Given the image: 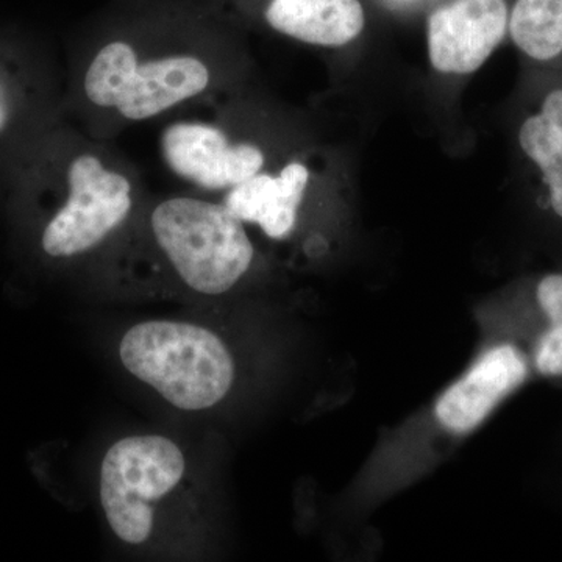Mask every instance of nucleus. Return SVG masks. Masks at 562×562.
<instances>
[{
  "mask_svg": "<svg viewBox=\"0 0 562 562\" xmlns=\"http://www.w3.org/2000/svg\"><path fill=\"white\" fill-rule=\"evenodd\" d=\"M509 0H450L427 22V52L441 76L468 77L508 40Z\"/></svg>",
  "mask_w": 562,
  "mask_h": 562,
  "instance_id": "nucleus-8",
  "label": "nucleus"
},
{
  "mask_svg": "<svg viewBox=\"0 0 562 562\" xmlns=\"http://www.w3.org/2000/svg\"><path fill=\"white\" fill-rule=\"evenodd\" d=\"M514 103V146L536 206L562 227V70L524 69Z\"/></svg>",
  "mask_w": 562,
  "mask_h": 562,
  "instance_id": "nucleus-7",
  "label": "nucleus"
},
{
  "mask_svg": "<svg viewBox=\"0 0 562 562\" xmlns=\"http://www.w3.org/2000/svg\"><path fill=\"white\" fill-rule=\"evenodd\" d=\"M120 353L128 372L187 412L216 405L235 380V362L220 336L184 322L135 325L125 333Z\"/></svg>",
  "mask_w": 562,
  "mask_h": 562,
  "instance_id": "nucleus-4",
  "label": "nucleus"
},
{
  "mask_svg": "<svg viewBox=\"0 0 562 562\" xmlns=\"http://www.w3.org/2000/svg\"><path fill=\"white\" fill-rule=\"evenodd\" d=\"M149 225L158 249L192 291L225 294L254 265L246 224L222 201L172 195L151 209Z\"/></svg>",
  "mask_w": 562,
  "mask_h": 562,
  "instance_id": "nucleus-3",
  "label": "nucleus"
},
{
  "mask_svg": "<svg viewBox=\"0 0 562 562\" xmlns=\"http://www.w3.org/2000/svg\"><path fill=\"white\" fill-rule=\"evenodd\" d=\"M11 117H13V105H11L10 92L0 80V133L9 128Z\"/></svg>",
  "mask_w": 562,
  "mask_h": 562,
  "instance_id": "nucleus-13",
  "label": "nucleus"
},
{
  "mask_svg": "<svg viewBox=\"0 0 562 562\" xmlns=\"http://www.w3.org/2000/svg\"><path fill=\"white\" fill-rule=\"evenodd\" d=\"M314 181L313 162L303 155H292L232 188L221 201L244 224L257 225L273 241H286L297 228Z\"/></svg>",
  "mask_w": 562,
  "mask_h": 562,
  "instance_id": "nucleus-10",
  "label": "nucleus"
},
{
  "mask_svg": "<svg viewBox=\"0 0 562 562\" xmlns=\"http://www.w3.org/2000/svg\"><path fill=\"white\" fill-rule=\"evenodd\" d=\"M231 91L198 103L199 113L173 114L158 136L165 168L205 194H225L277 162L265 139L244 131L233 116Z\"/></svg>",
  "mask_w": 562,
  "mask_h": 562,
  "instance_id": "nucleus-5",
  "label": "nucleus"
},
{
  "mask_svg": "<svg viewBox=\"0 0 562 562\" xmlns=\"http://www.w3.org/2000/svg\"><path fill=\"white\" fill-rule=\"evenodd\" d=\"M530 375L527 355L514 344L492 347L464 376L436 403V419L453 435H465Z\"/></svg>",
  "mask_w": 562,
  "mask_h": 562,
  "instance_id": "nucleus-11",
  "label": "nucleus"
},
{
  "mask_svg": "<svg viewBox=\"0 0 562 562\" xmlns=\"http://www.w3.org/2000/svg\"><path fill=\"white\" fill-rule=\"evenodd\" d=\"M233 25L211 0H114L83 49L77 87L83 132L109 140L233 90L239 70Z\"/></svg>",
  "mask_w": 562,
  "mask_h": 562,
  "instance_id": "nucleus-1",
  "label": "nucleus"
},
{
  "mask_svg": "<svg viewBox=\"0 0 562 562\" xmlns=\"http://www.w3.org/2000/svg\"><path fill=\"white\" fill-rule=\"evenodd\" d=\"M235 22L257 14L258 20L284 38L321 49L349 46L366 27L360 0H211Z\"/></svg>",
  "mask_w": 562,
  "mask_h": 562,
  "instance_id": "nucleus-9",
  "label": "nucleus"
},
{
  "mask_svg": "<svg viewBox=\"0 0 562 562\" xmlns=\"http://www.w3.org/2000/svg\"><path fill=\"white\" fill-rule=\"evenodd\" d=\"M531 295L542 319L532 344V364L539 375L562 380V272L532 280Z\"/></svg>",
  "mask_w": 562,
  "mask_h": 562,
  "instance_id": "nucleus-12",
  "label": "nucleus"
},
{
  "mask_svg": "<svg viewBox=\"0 0 562 562\" xmlns=\"http://www.w3.org/2000/svg\"><path fill=\"white\" fill-rule=\"evenodd\" d=\"M60 201L43 232L52 258L90 254L121 231L138 209V171L109 140L79 133L68 140L57 176Z\"/></svg>",
  "mask_w": 562,
  "mask_h": 562,
  "instance_id": "nucleus-2",
  "label": "nucleus"
},
{
  "mask_svg": "<svg viewBox=\"0 0 562 562\" xmlns=\"http://www.w3.org/2000/svg\"><path fill=\"white\" fill-rule=\"evenodd\" d=\"M184 468L177 443L162 436H131L110 447L102 461L101 502L121 541L140 543L149 538L154 503L179 484Z\"/></svg>",
  "mask_w": 562,
  "mask_h": 562,
  "instance_id": "nucleus-6",
  "label": "nucleus"
}]
</instances>
